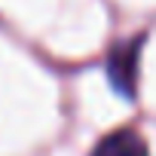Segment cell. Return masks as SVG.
Instances as JSON below:
<instances>
[{"instance_id": "cell-1", "label": "cell", "mask_w": 156, "mask_h": 156, "mask_svg": "<svg viewBox=\"0 0 156 156\" xmlns=\"http://www.w3.org/2000/svg\"><path fill=\"white\" fill-rule=\"evenodd\" d=\"M107 76H110V83L122 95L135 92V80H138V40H132L126 46H116L110 52V58H107Z\"/></svg>"}, {"instance_id": "cell-2", "label": "cell", "mask_w": 156, "mask_h": 156, "mask_svg": "<svg viewBox=\"0 0 156 156\" xmlns=\"http://www.w3.org/2000/svg\"><path fill=\"white\" fill-rule=\"evenodd\" d=\"M89 156H147V144H144V138L138 132L116 129V132L104 135Z\"/></svg>"}]
</instances>
